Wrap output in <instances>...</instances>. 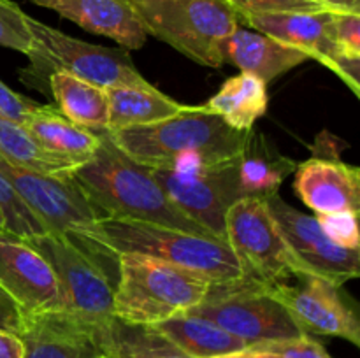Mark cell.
I'll list each match as a JSON object with an SVG mask.
<instances>
[{
  "label": "cell",
  "mask_w": 360,
  "mask_h": 358,
  "mask_svg": "<svg viewBox=\"0 0 360 358\" xmlns=\"http://www.w3.org/2000/svg\"><path fill=\"white\" fill-rule=\"evenodd\" d=\"M104 132L137 164L179 172L234 160L248 137V132L234 130L204 105H188L179 114L151 125Z\"/></svg>",
  "instance_id": "cell-1"
},
{
  "label": "cell",
  "mask_w": 360,
  "mask_h": 358,
  "mask_svg": "<svg viewBox=\"0 0 360 358\" xmlns=\"http://www.w3.org/2000/svg\"><path fill=\"white\" fill-rule=\"evenodd\" d=\"M94 157L69 174L102 218L148 221L213 237L171 202L151 168L127 157L104 130Z\"/></svg>",
  "instance_id": "cell-2"
},
{
  "label": "cell",
  "mask_w": 360,
  "mask_h": 358,
  "mask_svg": "<svg viewBox=\"0 0 360 358\" xmlns=\"http://www.w3.org/2000/svg\"><path fill=\"white\" fill-rule=\"evenodd\" d=\"M0 171L48 232L67 239L116 288L120 255L98 235L97 213L70 178L41 174L0 158Z\"/></svg>",
  "instance_id": "cell-3"
},
{
  "label": "cell",
  "mask_w": 360,
  "mask_h": 358,
  "mask_svg": "<svg viewBox=\"0 0 360 358\" xmlns=\"http://www.w3.org/2000/svg\"><path fill=\"white\" fill-rule=\"evenodd\" d=\"M98 235L118 255L150 256L199 274L210 283L245 276L231 246L220 239L123 218H101Z\"/></svg>",
  "instance_id": "cell-4"
},
{
  "label": "cell",
  "mask_w": 360,
  "mask_h": 358,
  "mask_svg": "<svg viewBox=\"0 0 360 358\" xmlns=\"http://www.w3.org/2000/svg\"><path fill=\"white\" fill-rule=\"evenodd\" d=\"M199 274L144 255H120L112 316L132 325H157L199 305L210 290Z\"/></svg>",
  "instance_id": "cell-5"
},
{
  "label": "cell",
  "mask_w": 360,
  "mask_h": 358,
  "mask_svg": "<svg viewBox=\"0 0 360 358\" xmlns=\"http://www.w3.org/2000/svg\"><path fill=\"white\" fill-rule=\"evenodd\" d=\"M132 9L146 35L211 69L224 65V42L243 20L229 0H137Z\"/></svg>",
  "instance_id": "cell-6"
},
{
  "label": "cell",
  "mask_w": 360,
  "mask_h": 358,
  "mask_svg": "<svg viewBox=\"0 0 360 358\" xmlns=\"http://www.w3.org/2000/svg\"><path fill=\"white\" fill-rule=\"evenodd\" d=\"M186 312L210 319L248 347L306 336L269 286L246 276L211 283L204 300Z\"/></svg>",
  "instance_id": "cell-7"
},
{
  "label": "cell",
  "mask_w": 360,
  "mask_h": 358,
  "mask_svg": "<svg viewBox=\"0 0 360 358\" xmlns=\"http://www.w3.org/2000/svg\"><path fill=\"white\" fill-rule=\"evenodd\" d=\"M28 27L34 37V46L27 55L30 60V69L27 72L32 70L37 79L48 83L49 74L65 70L105 90L116 86H153L136 69L127 49L84 42L30 16Z\"/></svg>",
  "instance_id": "cell-8"
},
{
  "label": "cell",
  "mask_w": 360,
  "mask_h": 358,
  "mask_svg": "<svg viewBox=\"0 0 360 358\" xmlns=\"http://www.w3.org/2000/svg\"><path fill=\"white\" fill-rule=\"evenodd\" d=\"M225 241L246 277L271 286L297 272L266 199L243 197L232 204L225 216Z\"/></svg>",
  "instance_id": "cell-9"
},
{
  "label": "cell",
  "mask_w": 360,
  "mask_h": 358,
  "mask_svg": "<svg viewBox=\"0 0 360 358\" xmlns=\"http://www.w3.org/2000/svg\"><path fill=\"white\" fill-rule=\"evenodd\" d=\"M239 157L197 171L151 168V172L165 195L186 218L200 225L214 239L225 241L227 211L245 197L239 185Z\"/></svg>",
  "instance_id": "cell-10"
},
{
  "label": "cell",
  "mask_w": 360,
  "mask_h": 358,
  "mask_svg": "<svg viewBox=\"0 0 360 358\" xmlns=\"http://www.w3.org/2000/svg\"><path fill=\"white\" fill-rule=\"evenodd\" d=\"M27 242L51 265L58 279L62 311L88 321L111 318L115 288L83 253L51 232L27 237Z\"/></svg>",
  "instance_id": "cell-11"
},
{
  "label": "cell",
  "mask_w": 360,
  "mask_h": 358,
  "mask_svg": "<svg viewBox=\"0 0 360 358\" xmlns=\"http://www.w3.org/2000/svg\"><path fill=\"white\" fill-rule=\"evenodd\" d=\"M266 202L297 272L323 277L338 286L357 279L360 274L359 251L334 244L323 234L315 216L288 206L278 193L267 197Z\"/></svg>",
  "instance_id": "cell-12"
},
{
  "label": "cell",
  "mask_w": 360,
  "mask_h": 358,
  "mask_svg": "<svg viewBox=\"0 0 360 358\" xmlns=\"http://www.w3.org/2000/svg\"><path fill=\"white\" fill-rule=\"evenodd\" d=\"M269 286V284H267ZM338 284L308 272H292L269 290L287 307L306 336L341 337L360 346V325L355 312L341 298Z\"/></svg>",
  "instance_id": "cell-13"
},
{
  "label": "cell",
  "mask_w": 360,
  "mask_h": 358,
  "mask_svg": "<svg viewBox=\"0 0 360 358\" xmlns=\"http://www.w3.org/2000/svg\"><path fill=\"white\" fill-rule=\"evenodd\" d=\"M0 288L23 316L62 311L58 279L51 265L27 239L9 230H0Z\"/></svg>",
  "instance_id": "cell-14"
},
{
  "label": "cell",
  "mask_w": 360,
  "mask_h": 358,
  "mask_svg": "<svg viewBox=\"0 0 360 358\" xmlns=\"http://www.w3.org/2000/svg\"><path fill=\"white\" fill-rule=\"evenodd\" d=\"M294 190L302 204L316 214H359L360 171L359 167L341 161L336 154H315L297 164Z\"/></svg>",
  "instance_id": "cell-15"
},
{
  "label": "cell",
  "mask_w": 360,
  "mask_h": 358,
  "mask_svg": "<svg viewBox=\"0 0 360 358\" xmlns=\"http://www.w3.org/2000/svg\"><path fill=\"white\" fill-rule=\"evenodd\" d=\"M94 323L65 311L27 314L18 336L25 358H98L102 350L94 336Z\"/></svg>",
  "instance_id": "cell-16"
},
{
  "label": "cell",
  "mask_w": 360,
  "mask_h": 358,
  "mask_svg": "<svg viewBox=\"0 0 360 358\" xmlns=\"http://www.w3.org/2000/svg\"><path fill=\"white\" fill-rule=\"evenodd\" d=\"M243 23L281 44L306 53L308 58L319 60L322 65L345 51L334 39V11L246 14Z\"/></svg>",
  "instance_id": "cell-17"
},
{
  "label": "cell",
  "mask_w": 360,
  "mask_h": 358,
  "mask_svg": "<svg viewBox=\"0 0 360 358\" xmlns=\"http://www.w3.org/2000/svg\"><path fill=\"white\" fill-rule=\"evenodd\" d=\"M46 7L67 20L74 21L91 34L104 35L123 46L139 49L146 42V32L141 27L132 4L127 0H28Z\"/></svg>",
  "instance_id": "cell-18"
},
{
  "label": "cell",
  "mask_w": 360,
  "mask_h": 358,
  "mask_svg": "<svg viewBox=\"0 0 360 358\" xmlns=\"http://www.w3.org/2000/svg\"><path fill=\"white\" fill-rule=\"evenodd\" d=\"M308 55L274 41L253 28L238 27L224 42V62L271 83L281 74L304 63Z\"/></svg>",
  "instance_id": "cell-19"
},
{
  "label": "cell",
  "mask_w": 360,
  "mask_h": 358,
  "mask_svg": "<svg viewBox=\"0 0 360 358\" xmlns=\"http://www.w3.org/2000/svg\"><path fill=\"white\" fill-rule=\"evenodd\" d=\"M21 126L39 146L77 164L90 160L101 146V135L97 132L76 125L51 105H35Z\"/></svg>",
  "instance_id": "cell-20"
},
{
  "label": "cell",
  "mask_w": 360,
  "mask_h": 358,
  "mask_svg": "<svg viewBox=\"0 0 360 358\" xmlns=\"http://www.w3.org/2000/svg\"><path fill=\"white\" fill-rule=\"evenodd\" d=\"M94 336L109 358H192L151 325L111 318L94 323Z\"/></svg>",
  "instance_id": "cell-21"
},
{
  "label": "cell",
  "mask_w": 360,
  "mask_h": 358,
  "mask_svg": "<svg viewBox=\"0 0 360 358\" xmlns=\"http://www.w3.org/2000/svg\"><path fill=\"white\" fill-rule=\"evenodd\" d=\"M48 84L56 109L67 119L91 132L108 130L109 102L105 88L79 79L65 70L49 74Z\"/></svg>",
  "instance_id": "cell-22"
},
{
  "label": "cell",
  "mask_w": 360,
  "mask_h": 358,
  "mask_svg": "<svg viewBox=\"0 0 360 358\" xmlns=\"http://www.w3.org/2000/svg\"><path fill=\"white\" fill-rule=\"evenodd\" d=\"M295 167L297 164L278 153L262 133L250 130L239 157V185L243 195L260 199L274 195Z\"/></svg>",
  "instance_id": "cell-23"
},
{
  "label": "cell",
  "mask_w": 360,
  "mask_h": 358,
  "mask_svg": "<svg viewBox=\"0 0 360 358\" xmlns=\"http://www.w3.org/2000/svg\"><path fill=\"white\" fill-rule=\"evenodd\" d=\"M164 333L192 358H217L245 351L246 343L220 329L213 321L190 312H179L172 318L151 325Z\"/></svg>",
  "instance_id": "cell-24"
},
{
  "label": "cell",
  "mask_w": 360,
  "mask_h": 358,
  "mask_svg": "<svg viewBox=\"0 0 360 358\" xmlns=\"http://www.w3.org/2000/svg\"><path fill=\"white\" fill-rule=\"evenodd\" d=\"M267 84L253 74L239 72L229 77L204 107L220 116L234 130L250 132L257 119L267 112Z\"/></svg>",
  "instance_id": "cell-25"
},
{
  "label": "cell",
  "mask_w": 360,
  "mask_h": 358,
  "mask_svg": "<svg viewBox=\"0 0 360 358\" xmlns=\"http://www.w3.org/2000/svg\"><path fill=\"white\" fill-rule=\"evenodd\" d=\"M105 91L109 102L108 130H122L164 121L188 107L172 100L155 86H116L108 88Z\"/></svg>",
  "instance_id": "cell-26"
},
{
  "label": "cell",
  "mask_w": 360,
  "mask_h": 358,
  "mask_svg": "<svg viewBox=\"0 0 360 358\" xmlns=\"http://www.w3.org/2000/svg\"><path fill=\"white\" fill-rule=\"evenodd\" d=\"M0 158L41 174L69 178L81 164L39 146L30 133L13 119L0 114Z\"/></svg>",
  "instance_id": "cell-27"
},
{
  "label": "cell",
  "mask_w": 360,
  "mask_h": 358,
  "mask_svg": "<svg viewBox=\"0 0 360 358\" xmlns=\"http://www.w3.org/2000/svg\"><path fill=\"white\" fill-rule=\"evenodd\" d=\"M0 209L6 218L7 230L20 235V237H34V235L48 232L42 221L32 213L30 207L18 197V193L9 185L2 171H0Z\"/></svg>",
  "instance_id": "cell-28"
},
{
  "label": "cell",
  "mask_w": 360,
  "mask_h": 358,
  "mask_svg": "<svg viewBox=\"0 0 360 358\" xmlns=\"http://www.w3.org/2000/svg\"><path fill=\"white\" fill-rule=\"evenodd\" d=\"M0 46L28 55L34 46L28 14L13 0H0Z\"/></svg>",
  "instance_id": "cell-29"
},
{
  "label": "cell",
  "mask_w": 360,
  "mask_h": 358,
  "mask_svg": "<svg viewBox=\"0 0 360 358\" xmlns=\"http://www.w3.org/2000/svg\"><path fill=\"white\" fill-rule=\"evenodd\" d=\"M357 213H333V214H316L320 228L323 234L330 239L336 246L345 249L359 251L360 248V232Z\"/></svg>",
  "instance_id": "cell-30"
},
{
  "label": "cell",
  "mask_w": 360,
  "mask_h": 358,
  "mask_svg": "<svg viewBox=\"0 0 360 358\" xmlns=\"http://www.w3.org/2000/svg\"><path fill=\"white\" fill-rule=\"evenodd\" d=\"M252 350L260 351L267 358H333L322 344L313 340L309 336L257 344L252 346Z\"/></svg>",
  "instance_id": "cell-31"
},
{
  "label": "cell",
  "mask_w": 360,
  "mask_h": 358,
  "mask_svg": "<svg viewBox=\"0 0 360 358\" xmlns=\"http://www.w3.org/2000/svg\"><path fill=\"white\" fill-rule=\"evenodd\" d=\"M239 16L264 13H316L327 11L316 0H229Z\"/></svg>",
  "instance_id": "cell-32"
},
{
  "label": "cell",
  "mask_w": 360,
  "mask_h": 358,
  "mask_svg": "<svg viewBox=\"0 0 360 358\" xmlns=\"http://www.w3.org/2000/svg\"><path fill=\"white\" fill-rule=\"evenodd\" d=\"M323 67L333 70L355 97H360V53L340 51Z\"/></svg>",
  "instance_id": "cell-33"
},
{
  "label": "cell",
  "mask_w": 360,
  "mask_h": 358,
  "mask_svg": "<svg viewBox=\"0 0 360 358\" xmlns=\"http://www.w3.org/2000/svg\"><path fill=\"white\" fill-rule=\"evenodd\" d=\"M334 39L345 51L360 53V14L334 13Z\"/></svg>",
  "instance_id": "cell-34"
},
{
  "label": "cell",
  "mask_w": 360,
  "mask_h": 358,
  "mask_svg": "<svg viewBox=\"0 0 360 358\" xmlns=\"http://www.w3.org/2000/svg\"><path fill=\"white\" fill-rule=\"evenodd\" d=\"M35 105L37 104L32 102L30 98L16 93V91L11 90L7 84H4L2 81H0V114L21 125V123L25 121V118L28 116V112H30Z\"/></svg>",
  "instance_id": "cell-35"
},
{
  "label": "cell",
  "mask_w": 360,
  "mask_h": 358,
  "mask_svg": "<svg viewBox=\"0 0 360 358\" xmlns=\"http://www.w3.org/2000/svg\"><path fill=\"white\" fill-rule=\"evenodd\" d=\"M21 319H23V314H21L16 302L0 288V329L7 330V332L20 333Z\"/></svg>",
  "instance_id": "cell-36"
},
{
  "label": "cell",
  "mask_w": 360,
  "mask_h": 358,
  "mask_svg": "<svg viewBox=\"0 0 360 358\" xmlns=\"http://www.w3.org/2000/svg\"><path fill=\"white\" fill-rule=\"evenodd\" d=\"M0 358H25V344L18 333L0 329Z\"/></svg>",
  "instance_id": "cell-37"
},
{
  "label": "cell",
  "mask_w": 360,
  "mask_h": 358,
  "mask_svg": "<svg viewBox=\"0 0 360 358\" xmlns=\"http://www.w3.org/2000/svg\"><path fill=\"white\" fill-rule=\"evenodd\" d=\"M322 4L327 11L334 13H359L360 14V0H316Z\"/></svg>",
  "instance_id": "cell-38"
},
{
  "label": "cell",
  "mask_w": 360,
  "mask_h": 358,
  "mask_svg": "<svg viewBox=\"0 0 360 358\" xmlns=\"http://www.w3.org/2000/svg\"><path fill=\"white\" fill-rule=\"evenodd\" d=\"M217 358H267V357L264 353H260V351L252 350V347H246L245 351H238V353L224 354V357H217Z\"/></svg>",
  "instance_id": "cell-39"
},
{
  "label": "cell",
  "mask_w": 360,
  "mask_h": 358,
  "mask_svg": "<svg viewBox=\"0 0 360 358\" xmlns=\"http://www.w3.org/2000/svg\"><path fill=\"white\" fill-rule=\"evenodd\" d=\"M0 230H7V227H6V218H4L2 209H0Z\"/></svg>",
  "instance_id": "cell-40"
},
{
  "label": "cell",
  "mask_w": 360,
  "mask_h": 358,
  "mask_svg": "<svg viewBox=\"0 0 360 358\" xmlns=\"http://www.w3.org/2000/svg\"><path fill=\"white\" fill-rule=\"evenodd\" d=\"M127 2H130V4H134V2H137V0H127Z\"/></svg>",
  "instance_id": "cell-41"
},
{
  "label": "cell",
  "mask_w": 360,
  "mask_h": 358,
  "mask_svg": "<svg viewBox=\"0 0 360 358\" xmlns=\"http://www.w3.org/2000/svg\"><path fill=\"white\" fill-rule=\"evenodd\" d=\"M98 358H109V357H108V354H102V357H98Z\"/></svg>",
  "instance_id": "cell-42"
}]
</instances>
